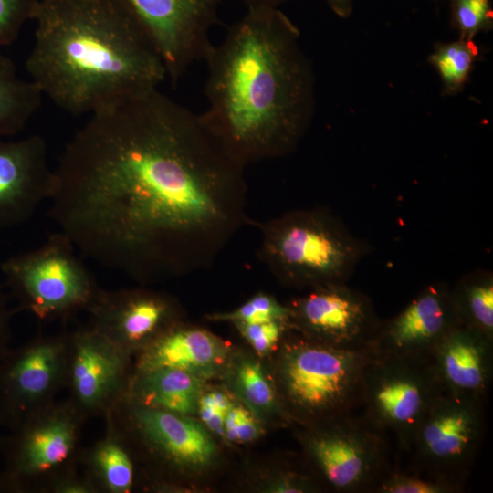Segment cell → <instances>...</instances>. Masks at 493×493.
Returning a JSON list of instances; mask_svg holds the SVG:
<instances>
[{"mask_svg":"<svg viewBox=\"0 0 493 493\" xmlns=\"http://www.w3.org/2000/svg\"><path fill=\"white\" fill-rule=\"evenodd\" d=\"M39 0H0V47L14 42L22 26L34 19Z\"/></svg>","mask_w":493,"mask_h":493,"instance_id":"cell-30","label":"cell"},{"mask_svg":"<svg viewBox=\"0 0 493 493\" xmlns=\"http://www.w3.org/2000/svg\"><path fill=\"white\" fill-rule=\"evenodd\" d=\"M42 97L36 84L20 78L13 61L0 50V139L23 130Z\"/></svg>","mask_w":493,"mask_h":493,"instance_id":"cell-22","label":"cell"},{"mask_svg":"<svg viewBox=\"0 0 493 493\" xmlns=\"http://www.w3.org/2000/svg\"><path fill=\"white\" fill-rule=\"evenodd\" d=\"M442 393L428 362L371 351L363 376L362 415L382 432H392L400 448L410 451L420 423Z\"/></svg>","mask_w":493,"mask_h":493,"instance_id":"cell-8","label":"cell"},{"mask_svg":"<svg viewBox=\"0 0 493 493\" xmlns=\"http://www.w3.org/2000/svg\"><path fill=\"white\" fill-rule=\"evenodd\" d=\"M428 362L443 393L485 403L492 381L493 340L458 325Z\"/></svg>","mask_w":493,"mask_h":493,"instance_id":"cell-18","label":"cell"},{"mask_svg":"<svg viewBox=\"0 0 493 493\" xmlns=\"http://www.w3.org/2000/svg\"><path fill=\"white\" fill-rule=\"evenodd\" d=\"M89 477L99 489L110 493L130 492L134 483V466L121 439L109 425L107 435L94 445L84 458Z\"/></svg>","mask_w":493,"mask_h":493,"instance_id":"cell-23","label":"cell"},{"mask_svg":"<svg viewBox=\"0 0 493 493\" xmlns=\"http://www.w3.org/2000/svg\"><path fill=\"white\" fill-rule=\"evenodd\" d=\"M476 56L477 47L472 40L463 39L439 46L431 55L430 62L436 68L446 92L455 93L461 89Z\"/></svg>","mask_w":493,"mask_h":493,"instance_id":"cell-26","label":"cell"},{"mask_svg":"<svg viewBox=\"0 0 493 493\" xmlns=\"http://www.w3.org/2000/svg\"><path fill=\"white\" fill-rule=\"evenodd\" d=\"M242 3L249 8H262V7H276L278 8L280 5L288 0H241Z\"/></svg>","mask_w":493,"mask_h":493,"instance_id":"cell-37","label":"cell"},{"mask_svg":"<svg viewBox=\"0 0 493 493\" xmlns=\"http://www.w3.org/2000/svg\"><path fill=\"white\" fill-rule=\"evenodd\" d=\"M371 351L341 349L299 334L284 344L279 380L290 411L308 425L361 407Z\"/></svg>","mask_w":493,"mask_h":493,"instance_id":"cell-5","label":"cell"},{"mask_svg":"<svg viewBox=\"0 0 493 493\" xmlns=\"http://www.w3.org/2000/svg\"><path fill=\"white\" fill-rule=\"evenodd\" d=\"M464 483L420 470L412 472L391 467L373 489V493H459Z\"/></svg>","mask_w":493,"mask_h":493,"instance_id":"cell-27","label":"cell"},{"mask_svg":"<svg viewBox=\"0 0 493 493\" xmlns=\"http://www.w3.org/2000/svg\"><path fill=\"white\" fill-rule=\"evenodd\" d=\"M226 346L206 330L178 322L142 351L136 371L175 368L201 380L223 365Z\"/></svg>","mask_w":493,"mask_h":493,"instance_id":"cell-20","label":"cell"},{"mask_svg":"<svg viewBox=\"0 0 493 493\" xmlns=\"http://www.w3.org/2000/svg\"><path fill=\"white\" fill-rule=\"evenodd\" d=\"M331 10L341 17H347L352 10V0H325Z\"/></svg>","mask_w":493,"mask_h":493,"instance_id":"cell-36","label":"cell"},{"mask_svg":"<svg viewBox=\"0 0 493 493\" xmlns=\"http://www.w3.org/2000/svg\"><path fill=\"white\" fill-rule=\"evenodd\" d=\"M131 353L93 329L69 333L67 386L83 415L107 414L127 393Z\"/></svg>","mask_w":493,"mask_h":493,"instance_id":"cell-14","label":"cell"},{"mask_svg":"<svg viewBox=\"0 0 493 493\" xmlns=\"http://www.w3.org/2000/svg\"><path fill=\"white\" fill-rule=\"evenodd\" d=\"M232 405L227 394L220 391H211L201 394L196 411L210 431L223 435L225 418Z\"/></svg>","mask_w":493,"mask_h":493,"instance_id":"cell-33","label":"cell"},{"mask_svg":"<svg viewBox=\"0 0 493 493\" xmlns=\"http://www.w3.org/2000/svg\"><path fill=\"white\" fill-rule=\"evenodd\" d=\"M241 336L258 355L271 352L291 329L289 321L273 320L261 323H235Z\"/></svg>","mask_w":493,"mask_h":493,"instance_id":"cell-31","label":"cell"},{"mask_svg":"<svg viewBox=\"0 0 493 493\" xmlns=\"http://www.w3.org/2000/svg\"><path fill=\"white\" fill-rule=\"evenodd\" d=\"M76 253L58 231L39 247L3 262L1 271L19 306L40 320L88 310L100 288Z\"/></svg>","mask_w":493,"mask_h":493,"instance_id":"cell-6","label":"cell"},{"mask_svg":"<svg viewBox=\"0 0 493 493\" xmlns=\"http://www.w3.org/2000/svg\"><path fill=\"white\" fill-rule=\"evenodd\" d=\"M122 400L134 429L165 460L187 468H201L212 461L215 443L199 423L188 415Z\"/></svg>","mask_w":493,"mask_h":493,"instance_id":"cell-19","label":"cell"},{"mask_svg":"<svg viewBox=\"0 0 493 493\" xmlns=\"http://www.w3.org/2000/svg\"><path fill=\"white\" fill-rule=\"evenodd\" d=\"M484 403L442 393L420 423L410 451L415 469L465 484L484 432Z\"/></svg>","mask_w":493,"mask_h":493,"instance_id":"cell-10","label":"cell"},{"mask_svg":"<svg viewBox=\"0 0 493 493\" xmlns=\"http://www.w3.org/2000/svg\"><path fill=\"white\" fill-rule=\"evenodd\" d=\"M10 316L5 296L0 287V361L10 350Z\"/></svg>","mask_w":493,"mask_h":493,"instance_id":"cell-35","label":"cell"},{"mask_svg":"<svg viewBox=\"0 0 493 493\" xmlns=\"http://www.w3.org/2000/svg\"><path fill=\"white\" fill-rule=\"evenodd\" d=\"M261 428L252 413L243 405H235L228 410L224 423L226 439L233 443H247L259 436Z\"/></svg>","mask_w":493,"mask_h":493,"instance_id":"cell-32","label":"cell"},{"mask_svg":"<svg viewBox=\"0 0 493 493\" xmlns=\"http://www.w3.org/2000/svg\"><path fill=\"white\" fill-rule=\"evenodd\" d=\"M83 420L69 401L52 403L5 437L1 450L5 458L4 473L16 492L29 489L40 478L49 482L69 469L77 456Z\"/></svg>","mask_w":493,"mask_h":493,"instance_id":"cell-9","label":"cell"},{"mask_svg":"<svg viewBox=\"0 0 493 493\" xmlns=\"http://www.w3.org/2000/svg\"><path fill=\"white\" fill-rule=\"evenodd\" d=\"M69 334L37 338L0 361V425L12 431L67 386Z\"/></svg>","mask_w":493,"mask_h":493,"instance_id":"cell-11","label":"cell"},{"mask_svg":"<svg viewBox=\"0 0 493 493\" xmlns=\"http://www.w3.org/2000/svg\"><path fill=\"white\" fill-rule=\"evenodd\" d=\"M204 59L202 116L232 156L246 166L292 152L312 118L314 80L291 20L249 8Z\"/></svg>","mask_w":493,"mask_h":493,"instance_id":"cell-2","label":"cell"},{"mask_svg":"<svg viewBox=\"0 0 493 493\" xmlns=\"http://www.w3.org/2000/svg\"><path fill=\"white\" fill-rule=\"evenodd\" d=\"M48 489L55 493H95L99 488L92 478L72 475L69 469L59 474L49 481Z\"/></svg>","mask_w":493,"mask_h":493,"instance_id":"cell-34","label":"cell"},{"mask_svg":"<svg viewBox=\"0 0 493 493\" xmlns=\"http://www.w3.org/2000/svg\"><path fill=\"white\" fill-rule=\"evenodd\" d=\"M88 311L91 327L130 353L180 322L171 297L145 288L100 289Z\"/></svg>","mask_w":493,"mask_h":493,"instance_id":"cell-16","label":"cell"},{"mask_svg":"<svg viewBox=\"0 0 493 493\" xmlns=\"http://www.w3.org/2000/svg\"><path fill=\"white\" fill-rule=\"evenodd\" d=\"M453 26L460 39L472 40L480 31L488 30L493 23L490 0H450Z\"/></svg>","mask_w":493,"mask_h":493,"instance_id":"cell-29","label":"cell"},{"mask_svg":"<svg viewBox=\"0 0 493 493\" xmlns=\"http://www.w3.org/2000/svg\"><path fill=\"white\" fill-rule=\"evenodd\" d=\"M54 184L55 170L49 166L43 138L0 139V229L27 221L49 200Z\"/></svg>","mask_w":493,"mask_h":493,"instance_id":"cell-17","label":"cell"},{"mask_svg":"<svg viewBox=\"0 0 493 493\" xmlns=\"http://www.w3.org/2000/svg\"><path fill=\"white\" fill-rule=\"evenodd\" d=\"M202 381L175 368L136 371L124 398L143 406L188 415L197 410Z\"/></svg>","mask_w":493,"mask_h":493,"instance_id":"cell-21","label":"cell"},{"mask_svg":"<svg viewBox=\"0 0 493 493\" xmlns=\"http://www.w3.org/2000/svg\"><path fill=\"white\" fill-rule=\"evenodd\" d=\"M245 165L158 89L91 115L67 144L49 215L86 257L141 283L210 267L247 223Z\"/></svg>","mask_w":493,"mask_h":493,"instance_id":"cell-1","label":"cell"},{"mask_svg":"<svg viewBox=\"0 0 493 493\" xmlns=\"http://www.w3.org/2000/svg\"><path fill=\"white\" fill-rule=\"evenodd\" d=\"M211 321L235 323H261L273 320L289 321L287 306L280 304L274 297L259 292L236 309L226 312L209 314ZM290 323V322H289Z\"/></svg>","mask_w":493,"mask_h":493,"instance_id":"cell-28","label":"cell"},{"mask_svg":"<svg viewBox=\"0 0 493 493\" xmlns=\"http://www.w3.org/2000/svg\"><path fill=\"white\" fill-rule=\"evenodd\" d=\"M460 325L493 340V274L478 269L462 277L451 288Z\"/></svg>","mask_w":493,"mask_h":493,"instance_id":"cell-24","label":"cell"},{"mask_svg":"<svg viewBox=\"0 0 493 493\" xmlns=\"http://www.w3.org/2000/svg\"><path fill=\"white\" fill-rule=\"evenodd\" d=\"M233 384L237 394L253 413L260 415L275 409L274 389L257 361L240 359L233 372Z\"/></svg>","mask_w":493,"mask_h":493,"instance_id":"cell-25","label":"cell"},{"mask_svg":"<svg viewBox=\"0 0 493 493\" xmlns=\"http://www.w3.org/2000/svg\"><path fill=\"white\" fill-rule=\"evenodd\" d=\"M254 224L260 260L290 287L346 283L366 254L365 244L327 208L294 210Z\"/></svg>","mask_w":493,"mask_h":493,"instance_id":"cell-4","label":"cell"},{"mask_svg":"<svg viewBox=\"0 0 493 493\" xmlns=\"http://www.w3.org/2000/svg\"><path fill=\"white\" fill-rule=\"evenodd\" d=\"M458 325L451 288L434 283L398 314L380 321L369 349L376 355L428 362L440 341Z\"/></svg>","mask_w":493,"mask_h":493,"instance_id":"cell-15","label":"cell"},{"mask_svg":"<svg viewBox=\"0 0 493 493\" xmlns=\"http://www.w3.org/2000/svg\"><path fill=\"white\" fill-rule=\"evenodd\" d=\"M5 437L0 435V451L2 450Z\"/></svg>","mask_w":493,"mask_h":493,"instance_id":"cell-39","label":"cell"},{"mask_svg":"<svg viewBox=\"0 0 493 493\" xmlns=\"http://www.w3.org/2000/svg\"><path fill=\"white\" fill-rule=\"evenodd\" d=\"M291 329L303 337L341 349H365L378 328L371 299L346 283L310 288L287 305Z\"/></svg>","mask_w":493,"mask_h":493,"instance_id":"cell-13","label":"cell"},{"mask_svg":"<svg viewBox=\"0 0 493 493\" xmlns=\"http://www.w3.org/2000/svg\"><path fill=\"white\" fill-rule=\"evenodd\" d=\"M119 1L147 32L173 84L194 62L205 58L221 0Z\"/></svg>","mask_w":493,"mask_h":493,"instance_id":"cell-12","label":"cell"},{"mask_svg":"<svg viewBox=\"0 0 493 493\" xmlns=\"http://www.w3.org/2000/svg\"><path fill=\"white\" fill-rule=\"evenodd\" d=\"M2 492H16L12 483L4 472L0 474V493Z\"/></svg>","mask_w":493,"mask_h":493,"instance_id":"cell-38","label":"cell"},{"mask_svg":"<svg viewBox=\"0 0 493 493\" xmlns=\"http://www.w3.org/2000/svg\"><path fill=\"white\" fill-rule=\"evenodd\" d=\"M309 426L306 451L334 491L372 492L391 468L384 433L363 415L352 412Z\"/></svg>","mask_w":493,"mask_h":493,"instance_id":"cell-7","label":"cell"},{"mask_svg":"<svg viewBox=\"0 0 493 493\" xmlns=\"http://www.w3.org/2000/svg\"><path fill=\"white\" fill-rule=\"evenodd\" d=\"M34 20L26 70L68 113L110 110L167 78L152 39L119 0H39Z\"/></svg>","mask_w":493,"mask_h":493,"instance_id":"cell-3","label":"cell"}]
</instances>
